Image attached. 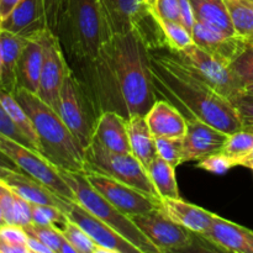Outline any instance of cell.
Masks as SVG:
<instances>
[{
	"label": "cell",
	"mask_w": 253,
	"mask_h": 253,
	"mask_svg": "<svg viewBox=\"0 0 253 253\" xmlns=\"http://www.w3.org/2000/svg\"><path fill=\"white\" fill-rule=\"evenodd\" d=\"M150 48L136 31L113 35L94 61L79 73L96 111H116L128 119L146 115L156 98L150 73Z\"/></svg>",
	"instance_id": "6da1fadb"
},
{
	"label": "cell",
	"mask_w": 253,
	"mask_h": 253,
	"mask_svg": "<svg viewBox=\"0 0 253 253\" xmlns=\"http://www.w3.org/2000/svg\"><path fill=\"white\" fill-rule=\"evenodd\" d=\"M150 73L156 98L174 105L185 119H199L231 135L242 123L231 100L215 90L175 52L150 49Z\"/></svg>",
	"instance_id": "7a4b0ae2"
},
{
	"label": "cell",
	"mask_w": 253,
	"mask_h": 253,
	"mask_svg": "<svg viewBox=\"0 0 253 253\" xmlns=\"http://www.w3.org/2000/svg\"><path fill=\"white\" fill-rule=\"evenodd\" d=\"M54 35L66 58L78 64L94 61L113 36L99 0H64Z\"/></svg>",
	"instance_id": "3957f363"
},
{
	"label": "cell",
	"mask_w": 253,
	"mask_h": 253,
	"mask_svg": "<svg viewBox=\"0 0 253 253\" xmlns=\"http://www.w3.org/2000/svg\"><path fill=\"white\" fill-rule=\"evenodd\" d=\"M34 123L41 145V155L58 168L69 172H85L84 151L57 111L27 89L14 94Z\"/></svg>",
	"instance_id": "277c9868"
},
{
	"label": "cell",
	"mask_w": 253,
	"mask_h": 253,
	"mask_svg": "<svg viewBox=\"0 0 253 253\" xmlns=\"http://www.w3.org/2000/svg\"><path fill=\"white\" fill-rule=\"evenodd\" d=\"M59 170L63 179L71 187L76 197V202L83 205L88 211L109 225L121 236L125 237L133 246L137 247L141 253H160L151 244L150 240L136 226L130 216L121 212L118 208L108 202L98 190L91 187L84 172H69L61 168Z\"/></svg>",
	"instance_id": "5b68a950"
},
{
	"label": "cell",
	"mask_w": 253,
	"mask_h": 253,
	"mask_svg": "<svg viewBox=\"0 0 253 253\" xmlns=\"http://www.w3.org/2000/svg\"><path fill=\"white\" fill-rule=\"evenodd\" d=\"M84 161L85 170L105 174L161 199L146 168L132 153L113 152L93 136L90 143L84 148Z\"/></svg>",
	"instance_id": "8992f818"
},
{
	"label": "cell",
	"mask_w": 253,
	"mask_h": 253,
	"mask_svg": "<svg viewBox=\"0 0 253 253\" xmlns=\"http://www.w3.org/2000/svg\"><path fill=\"white\" fill-rule=\"evenodd\" d=\"M111 34L136 31L150 49L166 46L165 37L147 0H99Z\"/></svg>",
	"instance_id": "52a82bcc"
},
{
	"label": "cell",
	"mask_w": 253,
	"mask_h": 253,
	"mask_svg": "<svg viewBox=\"0 0 253 253\" xmlns=\"http://www.w3.org/2000/svg\"><path fill=\"white\" fill-rule=\"evenodd\" d=\"M58 114L84 151L93 138L99 114L83 82L72 68L62 86Z\"/></svg>",
	"instance_id": "ba28073f"
},
{
	"label": "cell",
	"mask_w": 253,
	"mask_h": 253,
	"mask_svg": "<svg viewBox=\"0 0 253 253\" xmlns=\"http://www.w3.org/2000/svg\"><path fill=\"white\" fill-rule=\"evenodd\" d=\"M0 155L11 162L17 169L31 175L63 199L76 202V197L62 177L59 168L34 148L0 133Z\"/></svg>",
	"instance_id": "9c48e42d"
},
{
	"label": "cell",
	"mask_w": 253,
	"mask_h": 253,
	"mask_svg": "<svg viewBox=\"0 0 253 253\" xmlns=\"http://www.w3.org/2000/svg\"><path fill=\"white\" fill-rule=\"evenodd\" d=\"M130 217L160 253L183 251L192 247L193 232L168 217L162 208Z\"/></svg>",
	"instance_id": "30bf717a"
},
{
	"label": "cell",
	"mask_w": 253,
	"mask_h": 253,
	"mask_svg": "<svg viewBox=\"0 0 253 253\" xmlns=\"http://www.w3.org/2000/svg\"><path fill=\"white\" fill-rule=\"evenodd\" d=\"M41 37L43 43V63L37 96L58 113L62 86L71 67L58 37L48 29L42 31Z\"/></svg>",
	"instance_id": "8fae6325"
},
{
	"label": "cell",
	"mask_w": 253,
	"mask_h": 253,
	"mask_svg": "<svg viewBox=\"0 0 253 253\" xmlns=\"http://www.w3.org/2000/svg\"><path fill=\"white\" fill-rule=\"evenodd\" d=\"M84 174L94 189L127 216L145 214L161 208V199L114 178L91 170H85Z\"/></svg>",
	"instance_id": "7c38bea8"
},
{
	"label": "cell",
	"mask_w": 253,
	"mask_h": 253,
	"mask_svg": "<svg viewBox=\"0 0 253 253\" xmlns=\"http://www.w3.org/2000/svg\"><path fill=\"white\" fill-rule=\"evenodd\" d=\"M175 53L225 98L231 100L245 90V85L232 72L230 66L220 62L195 43Z\"/></svg>",
	"instance_id": "4fadbf2b"
},
{
	"label": "cell",
	"mask_w": 253,
	"mask_h": 253,
	"mask_svg": "<svg viewBox=\"0 0 253 253\" xmlns=\"http://www.w3.org/2000/svg\"><path fill=\"white\" fill-rule=\"evenodd\" d=\"M66 214L72 221L79 225L96 245L105 247L111 253H141L137 247L88 211L78 202L71 200Z\"/></svg>",
	"instance_id": "5bb4252c"
},
{
	"label": "cell",
	"mask_w": 253,
	"mask_h": 253,
	"mask_svg": "<svg viewBox=\"0 0 253 253\" xmlns=\"http://www.w3.org/2000/svg\"><path fill=\"white\" fill-rule=\"evenodd\" d=\"M227 137V133L199 119H187V132L183 138V163L200 161L220 152Z\"/></svg>",
	"instance_id": "9a60e30c"
},
{
	"label": "cell",
	"mask_w": 253,
	"mask_h": 253,
	"mask_svg": "<svg viewBox=\"0 0 253 253\" xmlns=\"http://www.w3.org/2000/svg\"><path fill=\"white\" fill-rule=\"evenodd\" d=\"M193 41L220 62L230 66L249 46V39L240 35H225L195 21L192 29Z\"/></svg>",
	"instance_id": "2e32d148"
},
{
	"label": "cell",
	"mask_w": 253,
	"mask_h": 253,
	"mask_svg": "<svg viewBox=\"0 0 253 253\" xmlns=\"http://www.w3.org/2000/svg\"><path fill=\"white\" fill-rule=\"evenodd\" d=\"M199 236L221 251L253 253V231L216 214L209 229Z\"/></svg>",
	"instance_id": "e0dca14e"
},
{
	"label": "cell",
	"mask_w": 253,
	"mask_h": 253,
	"mask_svg": "<svg viewBox=\"0 0 253 253\" xmlns=\"http://www.w3.org/2000/svg\"><path fill=\"white\" fill-rule=\"evenodd\" d=\"M1 180L6 183L16 194H19L20 197L32 204L52 205V207L59 208L64 212H67L68 210L71 200L63 199L58 194L52 192L46 185L40 183L31 175L21 172L16 167H12Z\"/></svg>",
	"instance_id": "ac0fdd59"
},
{
	"label": "cell",
	"mask_w": 253,
	"mask_h": 253,
	"mask_svg": "<svg viewBox=\"0 0 253 253\" xmlns=\"http://www.w3.org/2000/svg\"><path fill=\"white\" fill-rule=\"evenodd\" d=\"M46 29L42 0H20L9 16L0 24V30L24 37H31Z\"/></svg>",
	"instance_id": "d6986e66"
},
{
	"label": "cell",
	"mask_w": 253,
	"mask_h": 253,
	"mask_svg": "<svg viewBox=\"0 0 253 253\" xmlns=\"http://www.w3.org/2000/svg\"><path fill=\"white\" fill-rule=\"evenodd\" d=\"M145 116L155 137L184 138L187 119L165 99H157Z\"/></svg>",
	"instance_id": "ffe728a7"
},
{
	"label": "cell",
	"mask_w": 253,
	"mask_h": 253,
	"mask_svg": "<svg viewBox=\"0 0 253 253\" xmlns=\"http://www.w3.org/2000/svg\"><path fill=\"white\" fill-rule=\"evenodd\" d=\"M42 32L27 37L25 46L20 54L17 64V84L19 88L27 89L31 93L39 91L40 77L43 63V43Z\"/></svg>",
	"instance_id": "44dd1931"
},
{
	"label": "cell",
	"mask_w": 253,
	"mask_h": 253,
	"mask_svg": "<svg viewBox=\"0 0 253 253\" xmlns=\"http://www.w3.org/2000/svg\"><path fill=\"white\" fill-rule=\"evenodd\" d=\"M94 137L108 150L118 153H131L127 120L116 111H104L99 115Z\"/></svg>",
	"instance_id": "7402d4cb"
},
{
	"label": "cell",
	"mask_w": 253,
	"mask_h": 253,
	"mask_svg": "<svg viewBox=\"0 0 253 253\" xmlns=\"http://www.w3.org/2000/svg\"><path fill=\"white\" fill-rule=\"evenodd\" d=\"M161 208L168 217L182 225L198 236L207 231L214 220L215 214L203 208L184 202L183 199H162Z\"/></svg>",
	"instance_id": "603a6c76"
},
{
	"label": "cell",
	"mask_w": 253,
	"mask_h": 253,
	"mask_svg": "<svg viewBox=\"0 0 253 253\" xmlns=\"http://www.w3.org/2000/svg\"><path fill=\"white\" fill-rule=\"evenodd\" d=\"M27 37L0 30V52H1V71H0V89L15 94L17 84V64L20 54Z\"/></svg>",
	"instance_id": "cb8c5ba5"
},
{
	"label": "cell",
	"mask_w": 253,
	"mask_h": 253,
	"mask_svg": "<svg viewBox=\"0 0 253 253\" xmlns=\"http://www.w3.org/2000/svg\"><path fill=\"white\" fill-rule=\"evenodd\" d=\"M126 120H127V132L128 140H130L131 153L147 169L151 162L158 156L155 136L151 132L145 115L136 114V115L130 116Z\"/></svg>",
	"instance_id": "d4e9b609"
},
{
	"label": "cell",
	"mask_w": 253,
	"mask_h": 253,
	"mask_svg": "<svg viewBox=\"0 0 253 253\" xmlns=\"http://www.w3.org/2000/svg\"><path fill=\"white\" fill-rule=\"evenodd\" d=\"M195 21L225 35L236 34L224 0H189Z\"/></svg>",
	"instance_id": "484cf974"
},
{
	"label": "cell",
	"mask_w": 253,
	"mask_h": 253,
	"mask_svg": "<svg viewBox=\"0 0 253 253\" xmlns=\"http://www.w3.org/2000/svg\"><path fill=\"white\" fill-rule=\"evenodd\" d=\"M174 169L175 168L172 165L160 156H157L146 169L161 200L180 198Z\"/></svg>",
	"instance_id": "4316f807"
},
{
	"label": "cell",
	"mask_w": 253,
	"mask_h": 253,
	"mask_svg": "<svg viewBox=\"0 0 253 253\" xmlns=\"http://www.w3.org/2000/svg\"><path fill=\"white\" fill-rule=\"evenodd\" d=\"M0 100H1L6 113L9 114L12 123L20 130V132L30 141L35 151L41 153V145H40L39 135H37L34 123L30 119V116L27 115L25 109L21 106V104L15 98L14 94L7 93V91L0 89Z\"/></svg>",
	"instance_id": "83f0119b"
},
{
	"label": "cell",
	"mask_w": 253,
	"mask_h": 253,
	"mask_svg": "<svg viewBox=\"0 0 253 253\" xmlns=\"http://www.w3.org/2000/svg\"><path fill=\"white\" fill-rule=\"evenodd\" d=\"M236 34L242 37L253 35V0H224Z\"/></svg>",
	"instance_id": "f1b7e54d"
},
{
	"label": "cell",
	"mask_w": 253,
	"mask_h": 253,
	"mask_svg": "<svg viewBox=\"0 0 253 253\" xmlns=\"http://www.w3.org/2000/svg\"><path fill=\"white\" fill-rule=\"evenodd\" d=\"M152 16L155 17L161 31H162L166 41V46L168 47V49L173 52H179L188 48V47L194 43L192 32L187 27H184L182 22L167 21V20L160 19V17L153 14Z\"/></svg>",
	"instance_id": "f546056e"
},
{
	"label": "cell",
	"mask_w": 253,
	"mask_h": 253,
	"mask_svg": "<svg viewBox=\"0 0 253 253\" xmlns=\"http://www.w3.org/2000/svg\"><path fill=\"white\" fill-rule=\"evenodd\" d=\"M253 150V126L242 127L227 137L222 152L232 158L236 167V161Z\"/></svg>",
	"instance_id": "4dcf8cb0"
},
{
	"label": "cell",
	"mask_w": 253,
	"mask_h": 253,
	"mask_svg": "<svg viewBox=\"0 0 253 253\" xmlns=\"http://www.w3.org/2000/svg\"><path fill=\"white\" fill-rule=\"evenodd\" d=\"M59 230L62 231L63 236L73 245L78 253H94L95 251V242L79 225L72 221L69 217Z\"/></svg>",
	"instance_id": "1f68e13d"
},
{
	"label": "cell",
	"mask_w": 253,
	"mask_h": 253,
	"mask_svg": "<svg viewBox=\"0 0 253 253\" xmlns=\"http://www.w3.org/2000/svg\"><path fill=\"white\" fill-rule=\"evenodd\" d=\"M157 155L177 168L183 163V138L155 137Z\"/></svg>",
	"instance_id": "d6a6232c"
},
{
	"label": "cell",
	"mask_w": 253,
	"mask_h": 253,
	"mask_svg": "<svg viewBox=\"0 0 253 253\" xmlns=\"http://www.w3.org/2000/svg\"><path fill=\"white\" fill-rule=\"evenodd\" d=\"M24 229L29 236L35 237V239L43 242L44 245H47L53 251V253H59L64 236L58 227L39 226V225L30 224L26 227H24Z\"/></svg>",
	"instance_id": "836d02e7"
},
{
	"label": "cell",
	"mask_w": 253,
	"mask_h": 253,
	"mask_svg": "<svg viewBox=\"0 0 253 253\" xmlns=\"http://www.w3.org/2000/svg\"><path fill=\"white\" fill-rule=\"evenodd\" d=\"M230 68L245 86L253 83V46L249 44L244 52L230 64Z\"/></svg>",
	"instance_id": "e575fe53"
},
{
	"label": "cell",
	"mask_w": 253,
	"mask_h": 253,
	"mask_svg": "<svg viewBox=\"0 0 253 253\" xmlns=\"http://www.w3.org/2000/svg\"><path fill=\"white\" fill-rule=\"evenodd\" d=\"M232 167H235V163L234 161H232V158H230L229 156L225 155L222 151L212 153V155L198 161L197 165V168H199V169L207 170V172L212 173V174L219 175L226 174Z\"/></svg>",
	"instance_id": "d590c367"
},
{
	"label": "cell",
	"mask_w": 253,
	"mask_h": 253,
	"mask_svg": "<svg viewBox=\"0 0 253 253\" xmlns=\"http://www.w3.org/2000/svg\"><path fill=\"white\" fill-rule=\"evenodd\" d=\"M150 11L162 20L180 21L179 0H148Z\"/></svg>",
	"instance_id": "8d00e7d4"
},
{
	"label": "cell",
	"mask_w": 253,
	"mask_h": 253,
	"mask_svg": "<svg viewBox=\"0 0 253 253\" xmlns=\"http://www.w3.org/2000/svg\"><path fill=\"white\" fill-rule=\"evenodd\" d=\"M232 105L236 109L242 127L253 126V95L244 90L231 99Z\"/></svg>",
	"instance_id": "74e56055"
},
{
	"label": "cell",
	"mask_w": 253,
	"mask_h": 253,
	"mask_svg": "<svg viewBox=\"0 0 253 253\" xmlns=\"http://www.w3.org/2000/svg\"><path fill=\"white\" fill-rule=\"evenodd\" d=\"M0 208L5 224L15 225V198L11 188L0 180Z\"/></svg>",
	"instance_id": "f35d334b"
},
{
	"label": "cell",
	"mask_w": 253,
	"mask_h": 253,
	"mask_svg": "<svg viewBox=\"0 0 253 253\" xmlns=\"http://www.w3.org/2000/svg\"><path fill=\"white\" fill-rule=\"evenodd\" d=\"M0 133L12 138V140L17 141V142L22 143V145L27 146V147L34 148L31 143H30V141L20 132L19 128H17L16 126H15V124L12 123L9 114L6 113L4 105H2L1 100H0Z\"/></svg>",
	"instance_id": "ab89813d"
},
{
	"label": "cell",
	"mask_w": 253,
	"mask_h": 253,
	"mask_svg": "<svg viewBox=\"0 0 253 253\" xmlns=\"http://www.w3.org/2000/svg\"><path fill=\"white\" fill-rule=\"evenodd\" d=\"M0 237L4 241H6L7 244L27 249L26 244L27 239H29V235L26 234L24 227L19 226V225L5 224L2 226H0Z\"/></svg>",
	"instance_id": "60d3db41"
},
{
	"label": "cell",
	"mask_w": 253,
	"mask_h": 253,
	"mask_svg": "<svg viewBox=\"0 0 253 253\" xmlns=\"http://www.w3.org/2000/svg\"><path fill=\"white\" fill-rule=\"evenodd\" d=\"M14 192V190H12ZM15 198V225L26 227L32 224V208L31 203L14 192Z\"/></svg>",
	"instance_id": "b9f144b4"
},
{
	"label": "cell",
	"mask_w": 253,
	"mask_h": 253,
	"mask_svg": "<svg viewBox=\"0 0 253 253\" xmlns=\"http://www.w3.org/2000/svg\"><path fill=\"white\" fill-rule=\"evenodd\" d=\"M64 0H42L47 29L54 34Z\"/></svg>",
	"instance_id": "7bdbcfd3"
},
{
	"label": "cell",
	"mask_w": 253,
	"mask_h": 253,
	"mask_svg": "<svg viewBox=\"0 0 253 253\" xmlns=\"http://www.w3.org/2000/svg\"><path fill=\"white\" fill-rule=\"evenodd\" d=\"M179 6H180V21L187 27L190 32H192L193 26L195 24L194 14H193L192 5H190L189 0H179Z\"/></svg>",
	"instance_id": "ee69618b"
},
{
	"label": "cell",
	"mask_w": 253,
	"mask_h": 253,
	"mask_svg": "<svg viewBox=\"0 0 253 253\" xmlns=\"http://www.w3.org/2000/svg\"><path fill=\"white\" fill-rule=\"evenodd\" d=\"M26 246L30 253H53L47 245L31 236H29V239H27Z\"/></svg>",
	"instance_id": "f6af8a7d"
},
{
	"label": "cell",
	"mask_w": 253,
	"mask_h": 253,
	"mask_svg": "<svg viewBox=\"0 0 253 253\" xmlns=\"http://www.w3.org/2000/svg\"><path fill=\"white\" fill-rule=\"evenodd\" d=\"M19 1L20 0H0V24L9 16Z\"/></svg>",
	"instance_id": "bcb514c9"
},
{
	"label": "cell",
	"mask_w": 253,
	"mask_h": 253,
	"mask_svg": "<svg viewBox=\"0 0 253 253\" xmlns=\"http://www.w3.org/2000/svg\"><path fill=\"white\" fill-rule=\"evenodd\" d=\"M236 166H241V167L250 168L253 170V150L250 153H247L246 156L241 157L240 160L236 161Z\"/></svg>",
	"instance_id": "7dc6e473"
},
{
	"label": "cell",
	"mask_w": 253,
	"mask_h": 253,
	"mask_svg": "<svg viewBox=\"0 0 253 253\" xmlns=\"http://www.w3.org/2000/svg\"><path fill=\"white\" fill-rule=\"evenodd\" d=\"M59 253H78V252H77V250L74 249L73 245H72L66 237H64L63 242H62L61 250H59Z\"/></svg>",
	"instance_id": "c3c4849f"
},
{
	"label": "cell",
	"mask_w": 253,
	"mask_h": 253,
	"mask_svg": "<svg viewBox=\"0 0 253 253\" xmlns=\"http://www.w3.org/2000/svg\"><path fill=\"white\" fill-rule=\"evenodd\" d=\"M12 167H10V166H7V165H2L1 162H0V180L2 179V178L5 177V175H6V173L9 172L10 169H11Z\"/></svg>",
	"instance_id": "681fc988"
},
{
	"label": "cell",
	"mask_w": 253,
	"mask_h": 253,
	"mask_svg": "<svg viewBox=\"0 0 253 253\" xmlns=\"http://www.w3.org/2000/svg\"><path fill=\"white\" fill-rule=\"evenodd\" d=\"M245 90H246L247 93L252 94V95H253V83L249 84V85H246V86H245Z\"/></svg>",
	"instance_id": "f907efd6"
},
{
	"label": "cell",
	"mask_w": 253,
	"mask_h": 253,
	"mask_svg": "<svg viewBox=\"0 0 253 253\" xmlns=\"http://www.w3.org/2000/svg\"><path fill=\"white\" fill-rule=\"evenodd\" d=\"M2 225H5V220H4V217H2L1 208H0V226H2Z\"/></svg>",
	"instance_id": "816d5d0a"
},
{
	"label": "cell",
	"mask_w": 253,
	"mask_h": 253,
	"mask_svg": "<svg viewBox=\"0 0 253 253\" xmlns=\"http://www.w3.org/2000/svg\"><path fill=\"white\" fill-rule=\"evenodd\" d=\"M249 43L251 44V46H253V35L251 37H249Z\"/></svg>",
	"instance_id": "f5cc1de1"
},
{
	"label": "cell",
	"mask_w": 253,
	"mask_h": 253,
	"mask_svg": "<svg viewBox=\"0 0 253 253\" xmlns=\"http://www.w3.org/2000/svg\"><path fill=\"white\" fill-rule=\"evenodd\" d=\"M0 71H1V52H0Z\"/></svg>",
	"instance_id": "db71d44e"
},
{
	"label": "cell",
	"mask_w": 253,
	"mask_h": 253,
	"mask_svg": "<svg viewBox=\"0 0 253 253\" xmlns=\"http://www.w3.org/2000/svg\"><path fill=\"white\" fill-rule=\"evenodd\" d=\"M147 1H148V0H147Z\"/></svg>",
	"instance_id": "11a10c76"
}]
</instances>
